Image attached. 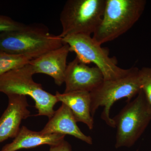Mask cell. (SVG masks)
Instances as JSON below:
<instances>
[{
  "label": "cell",
  "instance_id": "cell-2",
  "mask_svg": "<svg viewBox=\"0 0 151 151\" xmlns=\"http://www.w3.org/2000/svg\"><path fill=\"white\" fill-rule=\"evenodd\" d=\"M145 0H105L102 19L92 38L102 45L128 31L142 14Z\"/></svg>",
  "mask_w": 151,
  "mask_h": 151
},
{
  "label": "cell",
  "instance_id": "cell-13",
  "mask_svg": "<svg viewBox=\"0 0 151 151\" xmlns=\"http://www.w3.org/2000/svg\"><path fill=\"white\" fill-rule=\"evenodd\" d=\"M58 102H61L70 108L77 122L86 124L90 130L94 127V121L91 113V96L89 92L78 91L55 94Z\"/></svg>",
  "mask_w": 151,
  "mask_h": 151
},
{
  "label": "cell",
  "instance_id": "cell-4",
  "mask_svg": "<svg viewBox=\"0 0 151 151\" xmlns=\"http://www.w3.org/2000/svg\"><path fill=\"white\" fill-rule=\"evenodd\" d=\"M139 72L137 68H131L127 75L115 80L103 81L100 86L90 92L92 117L99 107H103L101 118L108 126L114 128V122L110 117V110L116 101L125 98L127 102H130L141 91Z\"/></svg>",
  "mask_w": 151,
  "mask_h": 151
},
{
  "label": "cell",
  "instance_id": "cell-16",
  "mask_svg": "<svg viewBox=\"0 0 151 151\" xmlns=\"http://www.w3.org/2000/svg\"><path fill=\"white\" fill-rule=\"evenodd\" d=\"M26 24L16 21L10 17L0 15V34L22 29Z\"/></svg>",
  "mask_w": 151,
  "mask_h": 151
},
{
  "label": "cell",
  "instance_id": "cell-12",
  "mask_svg": "<svg viewBox=\"0 0 151 151\" xmlns=\"http://www.w3.org/2000/svg\"><path fill=\"white\" fill-rule=\"evenodd\" d=\"M65 136L59 134H44L41 132L32 131L22 126L14 140L4 146L0 151H17L45 145H55L64 140Z\"/></svg>",
  "mask_w": 151,
  "mask_h": 151
},
{
  "label": "cell",
  "instance_id": "cell-7",
  "mask_svg": "<svg viewBox=\"0 0 151 151\" xmlns=\"http://www.w3.org/2000/svg\"><path fill=\"white\" fill-rule=\"evenodd\" d=\"M63 44H67L70 52H73L76 57L86 64L93 63L103 74L104 81L115 80L125 76L130 68L124 69L117 65L115 57L109 56L108 49L103 48L91 35L77 34L63 38Z\"/></svg>",
  "mask_w": 151,
  "mask_h": 151
},
{
  "label": "cell",
  "instance_id": "cell-5",
  "mask_svg": "<svg viewBox=\"0 0 151 151\" xmlns=\"http://www.w3.org/2000/svg\"><path fill=\"white\" fill-rule=\"evenodd\" d=\"M112 119L116 129V148L134 145L151 121V106L142 90Z\"/></svg>",
  "mask_w": 151,
  "mask_h": 151
},
{
  "label": "cell",
  "instance_id": "cell-15",
  "mask_svg": "<svg viewBox=\"0 0 151 151\" xmlns=\"http://www.w3.org/2000/svg\"><path fill=\"white\" fill-rule=\"evenodd\" d=\"M141 89L151 106V67H144L139 69Z\"/></svg>",
  "mask_w": 151,
  "mask_h": 151
},
{
  "label": "cell",
  "instance_id": "cell-18",
  "mask_svg": "<svg viewBox=\"0 0 151 151\" xmlns=\"http://www.w3.org/2000/svg\"><path fill=\"white\" fill-rule=\"evenodd\" d=\"M137 151H138V150H137Z\"/></svg>",
  "mask_w": 151,
  "mask_h": 151
},
{
  "label": "cell",
  "instance_id": "cell-11",
  "mask_svg": "<svg viewBox=\"0 0 151 151\" xmlns=\"http://www.w3.org/2000/svg\"><path fill=\"white\" fill-rule=\"evenodd\" d=\"M70 108L62 103L60 107L55 111L53 116L40 131L44 134H59L69 135L89 145L92 144V139L81 132Z\"/></svg>",
  "mask_w": 151,
  "mask_h": 151
},
{
  "label": "cell",
  "instance_id": "cell-6",
  "mask_svg": "<svg viewBox=\"0 0 151 151\" xmlns=\"http://www.w3.org/2000/svg\"><path fill=\"white\" fill-rule=\"evenodd\" d=\"M105 4V0L67 1L60 16V36L93 34L101 22Z\"/></svg>",
  "mask_w": 151,
  "mask_h": 151
},
{
  "label": "cell",
  "instance_id": "cell-9",
  "mask_svg": "<svg viewBox=\"0 0 151 151\" xmlns=\"http://www.w3.org/2000/svg\"><path fill=\"white\" fill-rule=\"evenodd\" d=\"M69 52V46L64 44L59 48L32 60L29 64L31 65L34 74L43 73L49 76L54 79L56 85L60 86L64 83L67 58Z\"/></svg>",
  "mask_w": 151,
  "mask_h": 151
},
{
  "label": "cell",
  "instance_id": "cell-3",
  "mask_svg": "<svg viewBox=\"0 0 151 151\" xmlns=\"http://www.w3.org/2000/svg\"><path fill=\"white\" fill-rule=\"evenodd\" d=\"M31 65L28 64L0 76V92L29 96L35 102L38 113L35 116H53L54 107L58 101L55 95L45 91L41 84L34 81Z\"/></svg>",
  "mask_w": 151,
  "mask_h": 151
},
{
  "label": "cell",
  "instance_id": "cell-8",
  "mask_svg": "<svg viewBox=\"0 0 151 151\" xmlns=\"http://www.w3.org/2000/svg\"><path fill=\"white\" fill-rule=\"evenodd\" d=\"M104 81L102 72L97 67H90L76 57L67 64L64 92H91Z\"/></svg>",
  "mask_w": 151,
  "mask_h": 151
},
{
  "label": "cell",
  "instance_id": "cell-1",
  "mask_svg": "<svg viewBox=\"0 0 151 151\" xmlns=\"http://www.w3.org/2000/svg\"><path fill=\"white\" fill-rule=\"evenodd\" d=\"M63 44V38L50 33L41 24H26L22 29L0 34V51L32 59Z\"/></svg>",
  "mask_w": 151,
  "mask_h": 151
},
{
  "label": "cell",
  "instance_id": "cell-17",
  "mask_svg": "<svg viewBox=\"0 0 151 151\" xmlns=\"http://www.w3.org/2000/svg\"><path fill=\"white\" fill-rule=\"evenodd\" d=\"M49 151H71V147L70 144L64 140L58 145L50 146Z\"/></svg>",
  "mask_w": 151,
  "mask_h": 151
},
{
  "label": "cell",
  "instance_id": "cell-14",
  "mask_svg": "<svg viewBox=\"0 0 151 151\" xmlns=\"http://www.w3.org/2000/svg\"><path fill=\"white\" fill-rule=\"evenodd\" d=\"M32 60L28 57L0 51V76L28 64Z\"/></svg>",
  "mask_w": 151,
  "mask_h": 151
},
{
  "label": "cell",
  "instance_id": "cell-10",
  "mask_svg": "<svg viewBox=\"0 0 151 151\" xmlns=\"http://www.w3.org/2000/svg\"><path fill=\"white\" fill-rule=\"evenodd\" d=\"M7 96L8 105L0 118V143L15 138L22 121L30 115L26 96L17 94Z\"/></svg>",
  "mask_w": 151,
  "mask_h": 151
}]
</instances>
